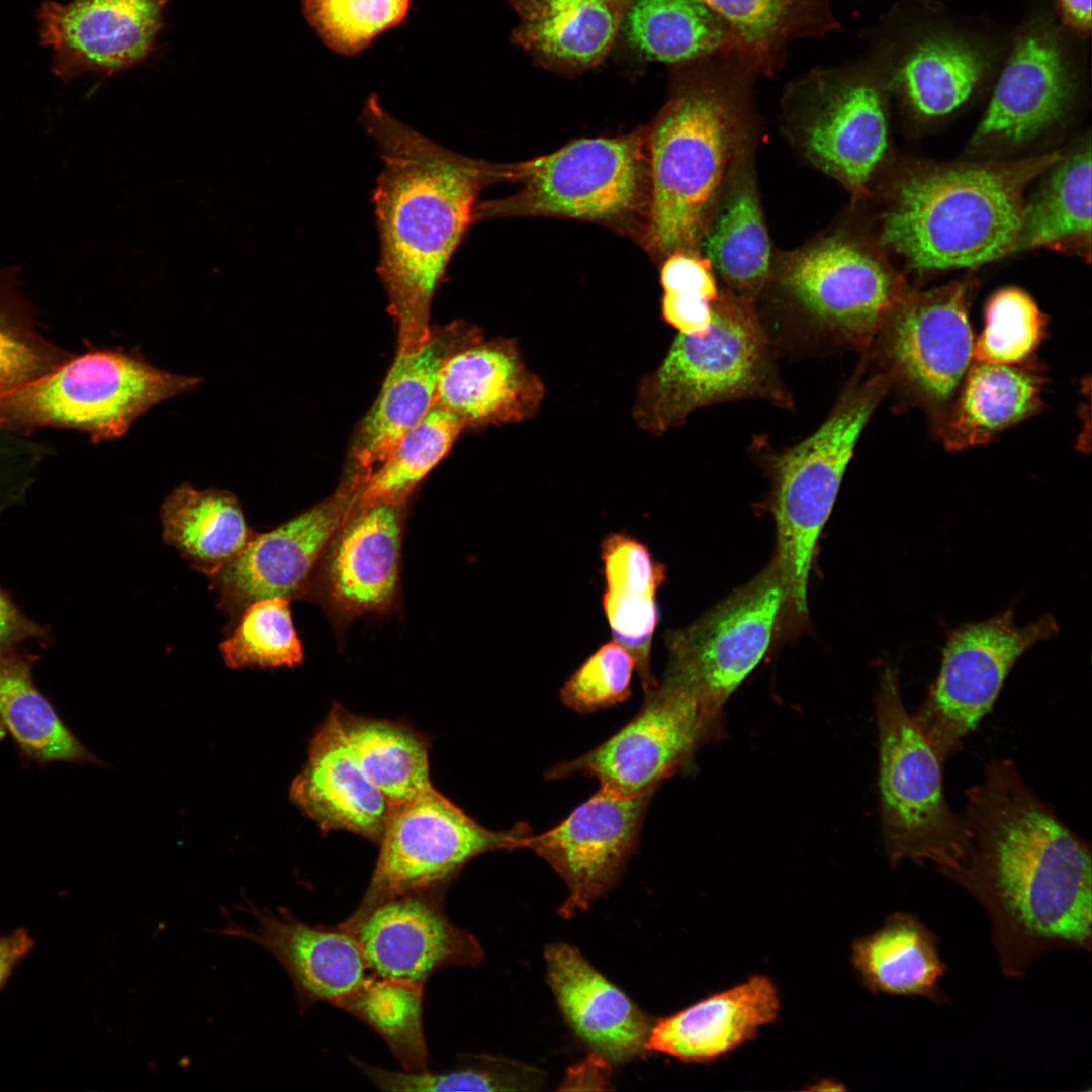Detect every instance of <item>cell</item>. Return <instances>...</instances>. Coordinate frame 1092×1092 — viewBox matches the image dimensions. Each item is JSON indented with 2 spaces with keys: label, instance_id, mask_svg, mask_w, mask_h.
<instances>
[{
  "label": "cell",
  "instance_id": "26",
  "mask_svg": "<svg viewBox=\"0 0 1092 1092\" xmlns=\"http://www.w3.org/2000/svg\"><path fill=\"white\" fill-rule=\"evenodd\" d=\"M633 0H509L511 41L536 65L575 75L599 66L621 33Z\"/></svg>",
  "mask_w": 1092,
  "mask_h": 1092
},
{
  "label": "cell",
  "instance_id": "50",
  "mask_svg": "<svg viewBox=\"0 0 1092 1092\" xmlns=\"http://www.w3.org/2000/svg\"><path fill=\"white\" fill-rule=\"evenodd\" d=\"M610 1061L597 1053L567 1071L561 1089L567 1090H607L611 1071Z\"/></svg>",
  "mask_w": 1092,
  "mask_h": 1092
},
{
  "label": "cell",
  "instance_id": "1",
  "mask_svg": "<svg viewBox=\"0 0 1092 1092\" xmlns=\"http://www.w3.org/2000/svg\"><path fill=\"white\" fill-rule=\"evenodd\" d=\"M964 844L943 875L988 913L1004 975L1022 977L1056 949L1091 950L1090 845L1025 783L993 760L966 791Z\"/></svg>",
  "mask_w": 1092,
  "mask_h": 1092
},
{
  "label": "cell",
  "instance_id": "4",
  "mask_svg": "<svg viewBox=\"0 0 1092 1092\" xmlns=\"http://www.w3.org/2000/svg\"><path fill=\"white\" fill-rule=\"evenodd\" d=\"M1063 155L923 167L895 184L880 241L916 270L973 268L1017 251L1026 186Z\"/></svg>",
  "mask_w": 1092,
  "mask_h": 1092
},
{
  "label": "cell",
  "instance_id": "23",
  "mask_svg": "<svg viewBox=\"0 0 1092 1092\" xmlns=\"http://www.w3.org/2000/svg\"><path fill=\"white\" fill-rule=\"evenodd\" d=\"M543 396L542 381L527 368L515 341L479 339L444 361L434 406L454 415L466 428L529 419Z\"/></svg>",
  "mask_w": 1092,
  "mask_h": 1092
},
{
  "label": "cell",
  "instance_id": "10",
  "mask_svg": "<svg viewBox=\"0 0 1092 1092\" xmlns=\"http://www.w3.org/2000/svg\"><path fill=\"white\" fill-rule=\"evenodd\" d=\"M518 193L477 204L475 220L507 215L598 221L625 218L642 206L648 166L641 133L573 141L551 154L507 167Z\"/></svg>",
  "mask_w": 1092,
  "mask_h": 1092
},
{
  "label": "cell",
  "instance_id": "30",
  "mask_svg": "<svg viewBox=\"0 0 1092 1092\" xmlns=\"http://www.w3.org/2000/svg\"><path fill=\"white\" fill-rule=\"evenodd\" d=\"M747 152L733 165L700 246L728 289L756 303L771 277V243Z\"/></svg>",
  "mask_w": 1092,
  "mask_h": 1092
},
{
  "label": "cell",
  "instance_id": "7",
  "mask_svg": "<svg viewBox=\"0 0 1092 1092\" xmlns=\"http://www.w3.org/2000/svg\"><path fill=\"white\" fill-rule=\"evenodd\" d=\"M776 359L755 302L729 289L720 292L709 331L678 333L662 363L642 380L633 418L642 429L662 434L692 412L718 403L762 399L791 407Z\"/></svg>",
  "mask_w": 1092,
  "mask_h": 1092
},
{
  "label": "cell",
  "instance_id": "53",
  "mask_svg": "<svg viewBox=\"0 0 1092 1092\" xmlns=\"http://www.w3.org/2000/svg\"><path fill=\"white\" fill-rule=\"evenodd\" d=\"M1063 22L1080 35L1091 30V0H1057Z\"/></svg>",
  "mask_w": 1092,
  "mask_h": 1092
},
{
  "label": "cell",
  "instance_id": "47",
  "mask_svg": "<svg viewBox=\"0 0 1092 1092\" xmlns=\"http://www.w3.org/2000/svg\"><path fill=\"white\" fill-rule=\"evenodd\" d=\"M601 557L606 590L655 596L664 580V567L630 535H607L601 544Z\"/></svg>",
  "mask_w": 1092,
  "mask_h": 1092
},
{
  "label": "cell",
  "instance_id": "20",
  "mask_svg": "<svg viewBox=\"0 0 1092 1092\" xmlns=\"http://www.w3.org/2000/svg\"><path fill=\"white\" fill-rule=\"evenodd\" d=\"M171 0L46 1L37 18L52 72L63 81L92 72L104 78L142 64L156 50Z\"/></svg>",
  "mask_w": 1092,
  "mask_h": 1092
},
{
  "label": "cell",
  "instance_id": "11",
  "mask_svg": "<svg viewBox=\"0 0 1092 1092\" xmlns=\"http://www.w3.org/2000/svg\"><path fill=\"white\" fill-rule=\"evenodd\" d=\"M1059 631L1050 614L1016 625L1012 608L948 630L937 677L912 715L942 762L991 711L1019 658Z\"/></svg>",
  "mask_w": 1092,
  "mask_h": 1092
},
{
  "label": "cell",
  "instance_id": "14",
  "mask_svg": "<svg viewBox=\"0 0 1092 1092\" xmlns=\"http://www.w3.org/2000/svg\"><path fill=\"white\" fill-rule=\"evenodd\" d=\"M717 717L679 678L665 672L645 692L644 703L625 726L590 751L549 769V779L582 775L620 795L657 788L681 768L714 735Z\"/></svg>",
  "mask_w": 1092,
  "mask_h": 1092
},
{
  "label": "cell",
  "instance_id": "35",
  "mask_svg": "<svg viewBox=\"0 0 1092 1092\" xmlns=\"http://www.w3.org/2000/svg\"><path fill=\"white\" fill-rule=\"evenodd\" d=\"M620 34L641 57L666 64L734 51L727 24L699 0H633Z\"/></svg>",
  "mask_w": 1092,
  "mask_h": 1092
},
{
  "label": "cell",
  "instance_id": "19",
  "mask_svg": "<svg viewBox=\"0 0 1092 1092\" xmlns=\"http://www.w3.org/2000/svg\"><path fill=\"white\" fill-rule=\"evenodd\" d=\"M655 790L628 796L600 787L559 824L524 839L522 848L546 860L568 886L561 915L586 909L615 884L637 846Z\"/></svg>",
  "mask_w": 1092,
  "mask_h": 1092
},
{
  "label": "cell",
  "instance_id": "27",
  "mask_svg": "<svg viewBox=\"0 0 1092 1092\" xmlns=\"http://www.w3.org/2000/svg\"><path fill=\"white\" fill-rule=\"evenodd\" d=\"M545 959L550 987L573 1030L610 1062L644 1051L651 1029L646 1015L575 948L552 944Z\"/></svg>",
  "mask_w": 1092,
  "mask_h": 1092
},
{
  "label": "cell",
  "instance_id": "15",
  "mask_svg": "<svg viewBox=\"0 0 1092 1092\" xmlns=\"http://www.w3.org/2000/svg\"><path fill=\"white\" fill-rule=\"evenodd\" d=\"M784 604L785 587L771 561L696 622L667 633L666 671L720 717L726 701L766 653Z\"/></svg>",
  "mask_w": 1092,
  "mask_h": 1092
},
{
  "label": "cell",
  "instance_id": "36",
  "mask_svg": "<svg viewBox=\"0 0 1092 1092\" xmlns=\"http://www.w3.org/2000/svg\"><path fill=\"white\" fill-rule=\"evenodd\" d=\"M362 769L392 805L412 800L434 787L430 777V739L403 721L331 708Z\"/></svg>",
  "mask_w": 1092,
  "mask_h": 1092
},
{
  "label": "cell",
  "instance_id": "22",
  "mask_svg": "<svg viewBox=\"0 0 1092 1092\" xmlns=\"http://www.w3.org/2000/svg\"><path fill=\"white\" fill-rule=\"evenodd\" d=\"M479 339L476 331L454 325L432 331L416 351H397L376 400L357 430L347 479L362 486L434 406L438 375L447 357Z\"/></svg>",
  "mask_w": 1092,
  "mask_h": 1092
},
{
  "label": "cell",
  "instance_id": "48",
  "mask_svg": "<svg viewBox=\"0 0 1092 1092\" xmlns=\"http://www.w3.org/2000/svg\"><path fill=\"white\" fill-rule=\"evenodd\" d=\"M660 283L664 293L698 297L711 302L720 294L710 260L695 251L669 254L660 271Z\"/></svg>",
  "mask_w": 1092,
  "mask_h": 1092
},
{
  "label": "cell",
  "instance_id": "29",
  "mask_svg": "<svg viewBox=\"0 0 1092 1092\" xmlns=\"http://www.w3.org/2000/svg\"><path fill=\"white\" fill-rule=\"evenodd\" d=\"M334 545L328 568L331 595L345 611L386 607L394 598L400 560L399 504L354 510Z\"/></svg>",
  "mask_w": 1092,
  "mask_h": 1092
},
{
  "label": "cell",
  "instance_id": "21",
  "mask_svg": "<svg viewBox=\"0 0 1092 1092\" xmlns=\"http://www.w3.org/2000/svg\"><path fill=\"white\" fill-rule=\"evenodd\" d=\"M357 488L345 482L330 498L265 533L209 577L219 606L235 619L252 602L298 596L324 548L354 511Z\"/></svg>",
  "mask_w": 1092,
  "mask_h": 1092
},
{
  "label": "cell",
  "instance_id": "46",
  "mask_svg": "<svg viewBox=\"0 0 1092 1092\" xmlns=\"http://www.w3.org/2000/svg\"><path fill=\"white\" fill-rule=\"evenodd\" d=\"M603 608L614 641L634 657L644 692L656 685L650 669V649L658 622L654 595L623 594L606 590Z\"/></svg>",
  "mask_w": 1092,
  "mask_h": 1092
},
{
  "label": "cell",
  "instance_id": "24",
  "mask_svg": "<svg viewBox=\"0 0 1092 1092\" xmlns=\"http://www.w3.org/2000/svg\"><path fill=\"white\" fill-rule=\"evenodd\" d=\"M290 799L322 832L348 831L375 844L392 808L357 761L332 709L310 739Z\"/></svg>",
  "mask_w": 1092,
  "mask_h": 1092
},
{
  "label": "cell",
  "instance_id": "18",
  "mask_svg": "<svg viewBox=\"0 0 1092 1092\" xmlns=\"http://www.w3.org/2000/svg\"><path fill=\"white\" fill-rule=\"evenodd\" d=\"M445 892H412L358 905L337 926L355 939L375 975L424 988L441 969L476 967L484 956L477 939L447 917Z\"/></svg>",
  "mask_w": 1092,
  "mask_h": 1092
},
{
  "label": "cell",
  "instance_id": "51",
  "mask_svg": "<svg viewBox=\"0 0 1092 1092\" xmlns=\"http://www.w3.org/2000/svg\"><path fill=\"white\" fill-rule=\"evenodd\" d=\"M39 633V629L26 620L11 601L0 590V652Z\"/></svg>",
  "mask_w": 1092,
  "mask_h": 1092
},
{
  "label": "cell",
  "instance_id": "12",
  "mask_svg": "<svg viewBox=\"0 0 1092 1092\" xmlns=\"http://www.w3.org/2000/svg\"><path fill=\"white\" fill-rule=\"evenodd\" d=\"M527 825L493 831L479 824L435 787L392 806L378 841L379 852L360 902L445 889L481 854L521 849Z\"/></svg>",
  "mask_w": 1092,
  "mask_h": 1092
},
{
  "label": "cell",
  "instance_id": "43",
  "mask_svg": "<svg viewBox=\"0 0 1092 1092\" xmlns=\"http://www.w3.org/2000/svg\"><path fill=\"white\" fill-rule=\"evenodd\" d=\"M411 0H302L309 25L332 51L354 56L405 19Z\"/></svg>",
  "mask_w": 1092,
  "mask_h": 1092
},
{
  "label": "cell",
  "instance_id": "45",
  "mask_svg": "<svg viewBox=\"0 0 1092 1092\" xmlns=\"http://www.w3.org/2000/svg\"><path fill=\"white\" fill-rule=\"evenodd\" d=\"M636 662L616 641L597 649L560 689L562 702L578 713L614 706L631 695Z\"/></svg>",
  "mask_w": 1092,
  "mask_h": 1092
},
{
  "label": "cell",
  "instance_id": "32",
  "mask_svg": "<svg viewBox=\"0 0 1092 1092\" xmlns=\"http://www.w3.org/2000/svg\"><path fill=\"white\" fill-rule=\"evenodd\" d=\"M852 963L873 992L926 997L936 1003L945 999L939 981L946 966L938 939L909 913L892 914L880 929L857 939Z\"/></svg>",
  "mask_w": 1092,
  "mask_h": 1092
},
{
  "label": "cell",
  "instance_id": "25",
  "mask_svg": "<svg viewBox=\"0 0 1092 1092\" xmlns=\"http://www.w3.org/2000/svg\"><path fill=\"white\" fill-rule=\"evenodd\" d=\"M1073 93L1062 50L1049 33L1019 36L974 135L976 144L1032 140L1066 112Z\"/></svg>",
  "mask_w": 1092,
  "mask_h": 1092
},
{
  "label": "cell",
  "instance_id": "34",
  "mask_svg": "<svg viewBox=\"0 0 1092 1092\" xmlns=\"http://www.w3.org/2000/svg\"><path fill=\"white\" fill-rule=\"evenodd\" d=\"M161 521L164 541L208 577L232 561L253 533L234 493L187 483L165 498Z\"/></svg>",
  "mask_w": 1092,
  "mask_h": 1092
},
{
  "label": "cell",
  "instance_id": "44",
  "mask_svg": "<svg viewBox=\"0 0 1092 1092\" xmlns=\"http://www.w3.org/2000/svg\"><path fill=\"white\" fill-rule=\"evenodd\" d=\"M1045 318L1035 301L1023 290L1007 287L988 301L985 327L974 342L977 362L1016 365L1039 345Z\"/></svg>",
  "mask_w": 1092,
  "mask_h": 1092
},
{
  "label": "cell",
  "instance_id": "41",
  "mask_svg": "<svg viewBox=\"0 0 1092 1092\" xmlns=\"http://www.w3.org/2000/svg\"><path fill=\"white\" fill-rule=\"evenodd\" d=\"M355 1066L384 1091H532L543 1085L545 1076L535 1067L489 1055H467L444 1072H399L378 1068L358 1059Z\"/></svg>",
  "mask_w": 1092,
  "mask_h": 1092
},
{
  "label": "cell",
  "instance_id": "16",
  "mask_svg": "<svg viewBox=\"0 0 1092 1092\" xmlns=\"http://www.w3.org/2000/svg\"><path fill=\"white\" fill-rule=\"evenodd\" d=\"M969 284L904 291L870 348L892 386L941 406L959 389L973 359ZM869 348V349H870Z\"/></svg>",
  "mask_w": 1092,
  "mask_h": 1092
},
{
  "label": "cell",
  "instance_id": "5",
  "mask_svg": "<svg viewBox=\"0 0 1092 1092\" xmlns=\"http://www.w3.org/2000/svg\"><path fill=\"white\" fill-rule=\"evenodd\" d=\"M890 382L881 372L855 373L825 420L799 443L775 449L762 438L753 452L771 478L776 564L786 605L799 618L808 613L812 561L856 444Z\"/></svg>",
  "mask_w": 1092,
  "mask_h": 1092
},
{
  "label": "cell",
  "instance_id": "6",
  "mask_svg": "<svg viewBox=\"0 0 1092 1092\" xmlns=\"http://www.w3.org/2000/svg\"><path fill=\"white\" fill-rule=\"evenodd\" d=\"M768 284L775 315L762 322L776 350H868L905 291L878 257L841 234L787 254Z\"/></svg>",
  "mask_w": 1092,
  "mask_h": 1092
},
{
  "label": "cell",
  "instance_id": "17",
  "mask_svg": "<svg viewBox=\"0 0 1092 1092\" xmlns=\"http://www.w3.org/2000/svg\"><path fill=\"white\" fill-rule=\"evenodd\" d=\"M236 909L253 917L251 927L241 925L222 910L224 924L217 934L244 938L269 952L288 974L300 1014L324 1002L356 1018L368 1004L378 979L359 945L336 926H312L286 907L272 911L243 896Z\"/></svg>",
  "mask_w": 1092,
  "mask_h": 1092
},
{
  "label": "cell",
  "instance_id": "39",
  "mask_svg": "<svg viewBox=\"0 0 1092 1092\" xmlns=\"http://www.w3.org/2000/svg\"><path fill=\"white\" fill-rule=\"evenodd\" d=\"M986 62L971 44L948 37L918 43L901 62L895 82L924 117H941L962 106L984 75Z\"/></svg>",
  "mask_w": 1092,
  "mask_h": 1092
},
{
  "label": "cell",
  "instance_id": "40",
  "mask_svg": "<svg viewBox=\"0 0 1092 1092\" xmlns=\"http://www.w3.org/2000/svg\"><path fill=\"white\" fill-rule=\"evenodd\" d=\"M464 429L454 415L433 406L358 489L354 510L383 502L400 504L447 455Z\"/></svg>",
  "mask_w": 1092,
  "mask_h": 1092
},
{
  "label": "cell",
  "instance_id": "8",
  "mask_svg": "<svg viewBox=\"0 0 1092 1092\" xmlns=\"http://www.w3.org/2000/svg\"><path fill=\"white\" fill-rule=\"evenodd\" d=\"M879 793L884 844L892 866L903 860L951 870L964 844L962 816L948 806L942 761L905 708L897 670L883 669L875 698Z\"/></svg>",
  "mask_w": 1092,
  "mask_h": 1092
},
{
  "label": "cell",
  "instance_id": "33",
  "mask_svg": "<svg viewBox=\"0 0 1092 1092\" xmlns=\"http://www.w3.org/2000/svg\"><path fill=\"white\" fill-rule=\"evenodd\" d=\"M941 428L951 450L981 445L1035 413L1042 379L1021 366L977 362L969 367Z\"/></svg>",
  "mask_w": 1092,
  "mask_h": 1092
},
{
  "label": "cell",
  "instance_id": "49",
  "mask_svg": "<svg viewBox=\"0 0 1092 1092\" xmlns=\"http://www.w3.org/2000/svg\"><path fill=\"white\" fill-rule=\"evenodd\" d=\"M38 364L31 349L0 330V390L29 379Z\"/></svg>",
  "mask_w": 1092,
  "mask_h": 1092
},
{
  "label": "cell",
  "instance_id": "38",
  "mask_svg": "<svg viewBox=\"0 0 1092 1092\" xmlns=\"http://www.w3.org/2000/svg\"><path fill=\"white\" fill-rule=\"evenodd\" d=\"M1036 196L1024 204L1017 251L1091 242V148L1081 146L1050 168Z\"/></svg>",
  "mask_w": 1092,
  "mask_h": 1092
},
{
  "label": "cell",
  "instance_id": "37",
  "mask_svg": "<svg viewBox=\"0 0 1092 1092\" xmlns=\"http://www.w3.org/2000/svg\"><path fill=\"white\" fill-rule=\"evenodd\" d=\"M0 722L21 752L39 763L102 764L67 728L12 648L0 652Z\"/></svg>",
  "mask_w": 1092,
  "mask_h": 1092
},
{
  "label": "cell",
  "instance_id": "3",
  "mask_svg": "<svg viewBox=\"0 0 1092 1092\" xmlns=\"http://www.w3.org/2000/svg\"><path fill=\"white\" fill-rule=\"evenodd\" d=\"M647 146V245L656 254L700 246L724 184L747 149L748 85L732 55L687 63Z\"/></svg>",
  "mask_w": 1092,
  "mask_h": 1092
},
{
  "label": "cell",
  "instance_id": "28",
  "mask_svg": "<svg viewBox=\"0 0 1092 1092\" xmlns=\"http://www.w3.org/2000/svg\"><path fill=\"white\" fill-rule=\"evenodd\" d=\"M778 1011L776 986L755 976L659 1020L646 1049L684 1061L712 1060L751 1039Z\"/></svg>",
  "mask_w": 1092,
  "mask_h": 1092
},
{
  "label": "cell",
  "instance_id": "2",
  "mask_svg": "<svg viewBox=\"0 0 1092 1092\" xmlns=\"http://www.w3.org/2000/svg\"><path fill=\"white\" fill-rule=\"evenodd\" d=\"M360 121L383 168L372 201L379 236L377 271L397 326V351L420 349L431 335L434 294L475 221L478 195L506 178V167L438 145L367 98Z\"/></svg>",
  "mask_w": 1092,
  "mask_h": 1092
},
{
  "label": "cell",
  "instance_id": "13",
  "mask_svg": "<svg viewBox=\"0 0 1092 1092\" xmlns=\"http://www.w3.org/2000/svg\"><path fill=\"white\" fill-rule=\"evenodd\" d=\"M807 158L856 197L864 195L888 147L882 93L852 68L814 69L785 96Z\"/></svg>",
  "mask_w": 1092,
  "mask_h": 1092
},
{
  "label": "cell",
  "instance_id": "9",
  "mask_svg": "<svg viewBox=\"0 0 1092 1092\" xmlns=\"http://www.w3.org/2000/svg\"><path fill=\"white\" fill-rule=\"evenodd\" d=\"M201 380L161 370L134 350H98L0 390V417L23 425L76 428L96 442L112 440L150 408Z\"/></svg>",
  "mask_w": 1092,
  "mask_h": 1092
},
{
  "label": "cell",
  "instance_id": "31",
  "mask_svg": "<svg viewBox=\"0 0 1092 1092\" xmlns=\"http://www.w3.org/2000/svg\"><path fill=\"white\" fill-rule=\"evenodd\" d=\"M729 27L733 56L753 74L772 76L793 42L840 30L833 0H699Z\"/></svg>",
  "mask_w": 1092,
  "mask_h": 1092
},
{
  "label": "cell",
  "instance_id": "42",
  "mask_svg": "<svg viewBox=\"0 0 1092 1092\" xmlns=\"http://www.w3.org/2000/svg\"><path fill=\"white\" fill-rule=\"evenodd\" d=\"M232 633L219 645L225 664L243 667H294L303 659L289 599L264 598L249 604Z\"/></svg>",
  "mask_w": 1092,
  "mask_h": 1092
},
{
  "label": "cell",
  "instance_id": "52",
  "mask_svg": "<svg viewBox=\"0 0 1092 1092\" xmlns=\"http://www.w3.org/2000/svg\"><path fill=\"white\" fill-rule=\"evenodd\" d=\"M33 939L25 929L0 936V989L15 966L31 950Z\"/></svg>",
  "mask_w": 1092,
  "mask_h": 1092
}]
</instances>
